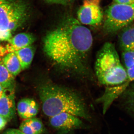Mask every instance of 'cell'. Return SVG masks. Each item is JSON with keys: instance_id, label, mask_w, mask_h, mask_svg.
I'll return each instance as SVG.
<instances>
[{"instance_id": "7c38bea8", "label": "cell", "mask_w": 134, "mask_h": 134, "mask_svg": "<svg viewBox=\"0 0 134 134\" xmlns=\"http://www.w3.org/2000/svg\"><path fill=\"white\" fill-rule=\"evenodd\" d=\"M19 130L25 134H42L45 128L41 120L34 117L24 120L19 126Z\"/></svg>"}, {"instance_id": "8992f818", "label": "cell", "mask_w": 134, "mask_h": 134, "mask_svg": "<svg viewBox=\"0 0 134 134\" xmlns=\"http://www.w3.org/2000/svg\"><path fill=\"white\" fill-rule=\"evenodd\" d=\"M50 125L57 134H67L77 130H86L90 128L83 120L67 113L58 114L49 117Z\"/></svg>"}, {"instance_id": "d6986e66", "label": "cell", "mask_w": 134, "mask_h": 134, "mask_svg": "<svg viewBox=\"0 0 134 134\" xmlns=\"http://www.w3.org/2000/svg\"><path fill=\"white\" fill-rule=\"evenodd\" d=\"M47 2L55 4L66 5L72 2L74 0H45Z\"/></svg>"}, {"instance_id": "2e32d148", "label": "cell", "mask_w": 134, "mask_h": 134, "mask_svg": "<svg viewBox=\"0 0 134 134\" xmlns=\"http://www.w3.org/2000/svg\"><path fill=\"white\" fill-rule=\"evenodd\" d=\"M122 94L125 107L134 114V87L127 89Z\"/></svg>"}, {"instance_id": "484cf974", "label": "cell", "mask_w": 134, "mask_h": 134, "mask_svg": "<svg viewBox=\"0 0 134 134\" xmlns=\"http://www.w3.org/2000/svg\"><path fill=\"white\" fill-rule=\"evenodd\" d=\"M14 1L15 0H0V4L10 2L13 1Z\"/></svg>"}, {"instance_id": "8fae6325", "label": "cell", "mask_w": 134, "mask_h": 134, "mask_svg": "<svg viewBox=\"0 0 134 134\" xmlns=\"http://www.w3.org/2000/svg\"><path fill=\"white\" fill-rule=\"evenodd\" d=\"M120 31L119 43L121 50H134V25H129Z\"/></svg>"}, {"instance_id": "603a6c76", "label": "cell", "mask_w": 134, "mask_h": 134, "mask_svg": "<svg viewBox=\"0 0 134 134\" xmlns=\"http://www.w3.org/2000/svg\"><path fill=\"white\" fill-rule=\"evenodd\" d=\"M8 122L7 120L0 115V131L5 127Z\"/></svg>"}, {"instance_id": "9c48e42d", "label": "cell", "mask_w": 134, "mask_h": 134, "mask_svg": "<svg viewBox=\"0 0 134 134\" xmlns=\"http://www.w3.org/2000/svg\"><path fill=\"white\" fill-rule=\"evenodd\" d=\"M35 40L34 36L30 33L18 34L8 41L6 48L9 53L31 45Z\"/></svg>"}, {"instance_id": "5bb4252c", "label": "cell", "mask_w": 134, "mask_h": 134, "mask_svg": "<svg viewBox=\"0 0 134 134\" xmlns=\"http://www.w3.org/2000/svg\"><path fill=\"white\" fill-rule=\"evenodd\" d=\"M2 62L9 72L14 76L19 74L22 70L19 60L14 52L10 53L5 55Z\"/></svg>"}, {"instance_id": "cb8c5ba5", "label": "cell", "mask_w": 134, "mask_h": 134, "mask_svg": "<svg viewBox=\"0 0 134 134\" xmlns=\"http://www.w3.org/2000/svg\"><path fill=\"white\" fill-rule=\"evenodd\" d=\"M100 0H84L83 3H93L99 5Z\"/></svg>"}, {"instance_id": "4316f807", "label": "cell", "mask_w": 134, "mask_h": 134, "mask_svg": "<svg viewBox=\"0 0 134 134\" xmlns=\"http://www.w3.org/2000/svg\"><path fill=\"white\" fill-rule=\"evenodd\" d=\"M67 134H75V132H70V133H69Z\"/></svg>"}, {"instance_id": "277c9868", "label": "cell", "mask_w": 134, "mask_h": 134, "mask_svg": "<svg viewBox=\"0 0 134 134\" xmlns=\"http://www.w3.org/2000/svg\"><path fill=\"white\" fill-rule=\"evenodd\" d=\"M29 15V6L24 1L0 4V31H15L26 22Z\"/></svg>"}, {"instance_id": "7402d4cb", "label": "cell", "mask_w": 134, "mask_h": 134, "mask_svg": "<svg viewBox=\"0 0 134 134\" xmlns=\"http://www.w3.org/2000/svg\"><path fill=\"white\" fill-rule=\"evenodd\" d=\"M4 134H25L19 130L10 129L6 130Z\"/></svg>"}, {"instance_id": "3957f363", "label": "cell", "mask_w": 134, "mask_h": 134, "mask_svg": "<svg viewBox=\"0 0 134 134\" xmlns=\"http://www.w3.org/2000/svg\"><path fill=\"white\" fill-rule=\"evenodd\" d=\"M95 73L99 83L106 88L118 86L127 80V71L120 60L115 46L107 42L96 56Z\"/></svg>"}, {"instance_id": "30bf717a", "label": "cell", "mask_w": 134, "mask_h": 134, "mask_svg": "<svg viewBox=\"0 0 134 134\" xmlns=\"http://www.w3.org/2000/svg\"><path fill=\"white\" fill-rule=\"evenodd\" d=\"M19 116L24 120L34 117L38 113L39 107L34 99L24 98L19 100L17 105Z\"/></svg>"}, {"instance_id": "4fadbf2b", "label": "cell", "mask_w": 134, "mask_h": 134, "mask_svg": "<svg viewBox=\"0 0 134 134\" xmlns=\"http://www.w3.org/2000/svg\"><path fill=\"white\" fill-rule=\"evenodd\" d=\"M35 52V47L32 45L19 49L14 52L19 60L22 70H24L26 69L30 66Z\"/></svg>"}, {"instance_id": "e0dca14e", "label": "cell", "mask_w": 134, "mask_h": 134, "mask_svg": "<svg viewBox=\"0 0 134 134\" xmlns=\"http://www.w3.org/2000/svg\"><path fill=\"white\" fill-rule=\"evenodd\" d=\"M121 55L124 67L126 70L134 65V50L122 51Z\"/></svg>"}, {"instance_id": "52a82bcc", "label": "cell", "mask_w": 134, "mask_h": 134, "mask_svg": "<svg viewBox=\"0 0 134 134\" xmlns=\"http://www.w3.org/2000/svg\"><path fill=\"white\" fill-rule=\"evenodd\" d=\"M77 18L82 24L97 26L102 23L103 15L99 5L83 3L77 12Z\"/></svg>"}, {"instance_id": "44dd1931", "label": "cell", "mask_w": 134, "mask_h": 134, "mask_svg": "<svg viewBox=\"0 0 134 134\" xmlns=\"http://www.w3.org/2000/svg\"><path fill=\"white\" fill-rule=\"evenodd\" d=\"M8 53L6 48L0 45V61H2L3 58Z\"/></svg>"}, {"instance_id": "83f0119b", "label": "cell", "mask_w": 134, "mask_h": 134, "mask_svg": "<svg viewBox=\"0 0 134 134\" xmlns=\"http://www.w3.org/2000/svg\"><path fill=\"white\" fill-rule=\"evenodd\" d=\"M133 82V84H132V86H133V87H134V81Z\"/></svg>"}, {"instance_id": "5b68a950", "label": "cell", "mask_w": 134, "mask_h": 134, "mask_svg": "<svg viewBox=\"0 0 134 134\" xmlns=\"http://www.w3.org/2000/svg\"><path fill=\"white\" fill-rule=\"evenodd\" d=\"M134 20V4L114 3L106 12L103 25L104 32L113 34L129 25Z\"/></svg>"}, {"instance_id": "ba28073f", "label": "cell", "mask_w": 134, "mask_h": 134, "mask_svg": "<svg viewBox=\"0 0 134 134\" xmlns=\"http://www.w3.org/2000/svg\"><path fill=\"white\" fill-rule=\"evenodd\" d=\"M15 113L14 89H5L0 98V115L9 121L14 117Z\"/></svg>"}, {"instance_id": "9a60e30c", "label": "cell", "mask_w": 134, "mask_h": 134, "mask_svg": "<svg viewBox=\"0 0 134 134\" xmlns=\"http://www.w3.org/2000/svg\"><path fill=\"white\" fill-rule=\"evenodd\" d=\"M0 84L5 89H14V76L12 75L0 61Z\"/></svg>"}, {"instance_id": "6da1fadb", "label": "cell", "mask_w": 134, "mask_h": 134, "mask_svg": "<svg viewBox=\"0 0 134 134\" xmlns=\"http://www.w3.org/2000/svg\"><path fill=\"white\" fill-rule=\"evenodd\" d=\"M93 39L90 30L69 17L49 32L43 40L46 55L58 68L79 75H90L88 60Z\"/></svg>"}, {"instance_id": "d4e9b609", "label": "cell", "mask_w": 134, "mask_h": 134, "mask_svg": "<svg viewBox=\"0 0 134 134\" xmlns=\"http://www.w3.org/2000/svg\"><path fill=\"white\" fill-rule=\"evenodd\" d=\"M5 90V89L3 88L2 86L0 84V98L2 97Z\"/></svg>"}, {"instance_id": "7a4b0ae2", "label": "cell", "mask_w": 134, "mask_h": 134, "mask_svg": "<svg viewBox=\"0 0 134 134\" xmlns=\"http://www.w3.org/2000/svg\"><path fill=\"white\" fill-rule=\"evenodd\" d=\"M38 95L44 114L50 117L61 113L70 114L93 124L97 120L96 110L81 93L53 83L39 87Z\"/></svg>"}, {"instance_id": "ffe728a7", "label": "cell", "mask_w": 134, "mask_h": 134, "mask_svg": "<svg viewBox=\"0 0 134 134\" xmlns=\"http://www.w3.org/2000/svg\"><path fill=\"white\" fill-rule=\"evenodd\" d=\"M114 3L124 5H132L134 4V0H114Z\"/></svg>"}, {"instance_id": "ac0fdd59", "label": "cell", "mask_w": 134, "mask_h": 134, "mask_svg": "<svg viewBox=\"0 0 134 134\" xmlns=\"http://www.w3.org/2000/svg\"><path fill=\"white\" fill-rule=\"evenodd\" d=\"M12 38V33L10 31H0V41H8Z\"/></svg>"}]
</instances>
